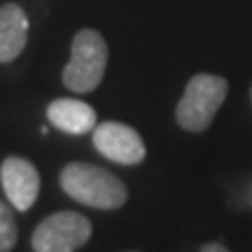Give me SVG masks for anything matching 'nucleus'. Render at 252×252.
<instances>
[{
    "label": "nucleus",
    "instance_id": "1",
    "mask_svg": "<svg viewBox=\"0 0 252 252\" xmlns=\"http://www.w3.org/2000/svg\"><path fill=\"white\" fill-rule=\"evenodd\" d=\"M61 189L82 206L96 210H117L126 203L128 189L115 173L94 163H68L59 175Z\"/></svg>",
    "mask_w": 252,
    "mask_h": 252
},
{
    "label": "nucleus",
    "instance_id": "2",
    "mask_svg": "<svg viewBox=\"0 0 252 252\" xmlns=\"http://www.w3.org/2000/svg\"><path fill=\"white\" fill-rule=\"evenodd\" d=\"M229 84L220 75L210 72H198L185 87L180 103L175 108V119L178 124L189 131V133H203L208 126L213 124L217 110L222 108Z\"/></svg>",
    "mask_w": 252,
    "mask_h": 252
},
{
    "label": "nucleus",
    "instance_id": "3",
    "mask_svg": "<svg viewBox=\"0 0 252 252\" xmlns=\"http://www.w3.org/2000/svg\"><path fill=\"white\" fill-rule=\"evenodd\" d=\"M108 65V45L98 31L82 28L70 45V61L63 68L61 80L75 94H89L98 89Z\"/></svg>",
    "mask_w": 252,
    "mask_h": 252
},
{
    "label": "nucleus",
    "instance_id": "4",
    "mask_svg": "<svg viewBox=\"0 0 252 252\" xmlns=\"http://www.w3.org/2000/svg\"><path fill=\"white\" fill-rule=\"evenodd\" d=\"M91 238V222L80 213L61 210L45 217L33 231V252H75Z\"/></svg>",
    "mask_w": 252,
    "mask_h": 252
},
{
    "label": "nucleus",
    "instance_id": "5",
    "mask_svg": "<svg viewBox=\"0 0 252 252\" xmlns=\"http://www.w3.org/2000/svg\"><path fill=\"white\" fill-rule=\"evenodd\" d=\"M94 147L105 159L122 166H138L145 159V143L140 133L119 122H103L94 128Z\"/></svg>",
    "mask_w": 252,
    "mask_h": 252
},
{
    "label": "nucleus",
    "instance_id": "6",
    "mask_svg": "<svg viewBox=\"0 0 252 252\" xmlns=\"http://www.w3.org/2000/svg\"><path fill=\"white\" fill-rule=\"evenodd\" d=\"M0 182L9 206L26 213L33 208L40 194V173L24 157H7L0 163Z\"/></svg>",
    "mask_w": 252,
    "mask_h": 252
},
{
    "label": "nucleus",
    "instance_id": "7",
    "mask_svg": "<svg viewBox=\"0 0 252 252\" xmlns=\"http://www.w3.org/2000/svg\"><path fill=\"white\" fill-rule=\"evenodd\" d=\"M47 119L59 131L70 135L94 133L98 126V115L89 103L80 98H56L47 105Z\"/></svg>",
    "mask_w": 252,
    "mask_h": 252
},
{
    "label": "nucleus",
    "instance_id": "8",
    "mask_svg": "<svg viewBox=\"0 0 252 252\" xmlns=\"http://www.w3.org/2000/svg\"><path fill=\"white\" fill-rule=\"evenodd\" d=\"M28 42V17L17 2L0 7V63H12Z\"/></svg>",
    "mask_w": 252,
    "mask_h": 252
},
{
    "label": "nucleus",
    "instance_id": "9",
    "mask_svg": "<svg viewBox=\"0 0 252 252\" xmlns=\"http://www.w3.org/2000/svg\"><path fill=\"white\" fill-rule=\"evenodd\" d=\"M17 238H19V229L14 213L0 198V252H12V248L17 245Z\"/></svg>",
    "mask_w": 252,
    "mask_h": 252
},
{
    "label": "nucleus",
    "instance_id": "10",
    "mask_svg": "<svg viewBox=\"0 0 252 252\" xmlns=\"http://www.w3.org/2000/svg\"><path fill=\"white\" fill-rule=\"evenodd\" d=\"M198 252H229L224 248V245H220V243H208V245H203Z\"/></svg>",
    "mask_w": 252,
    "mask_h": 252
},
{
    "label": "nucleus",
    "instance_id": "11",
    "mask_svg": "<svg viewBox=\"0 0 252 252\" xmlns=\"http://www.w3.org/2000/svg\"><path fill=\"white\" fill-rule=\"evenodd\" d=\"M250 100H252V87H250Z\"/></svg>",
    "mask_w": 252,
    "mask_h": 252
}]
</instances>
